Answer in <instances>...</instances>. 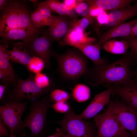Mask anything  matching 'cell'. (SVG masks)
Returning <instances> with one entry per match:
<instances>
[{
  "mask_svg": "<svg viewBox=\"0 0 137 137\" xmlns=\"http://www.w3.org/2000/svg\"><path fill=\"white\" fill-rule=\"evenodd\" d=\"M134 59L130 52L112 63L90 68L85 73L87 82L92 86L129 84L132 81L130 66Z\"/></svg>",
  "mask_w": 137,
  "mask_h": 137,
  "instance_id": "cell-1",
  "label": "cell"
},
{
  "mask_svg": "<svg viewBox=\"0 0 137 137\" xmlns=\"http://www.w3.org/2000/svg\"><path fill=\"white\" fill-rule=\"evenodd\" d=\"M29 10L23 2L8 0L4 9L1 12L0 33L16 28H37L30 20Z\"/></svg>",
  "mask_w": 137,
  "mask_h": 137,
  "instance_id": "cell-2",
  "label": "cell"
},
{
  "mask_svg": "<svg viewBox=\"0 0 137 137\" xmlns=\"http://www.w3.org/2000/svg\"><path fill=\"white\" fill-rule=\"evenodd\" d=\"M53 54L56 58L60 72L66 78L76 79L87 72V59L79 50L71 49L63 54Z\"/></svg>",
  "mask_w": 137,
  "mask_h": 137,
  "instance_id": "cell-3",
  "label": "cell"
},
{
  "mask_svg": "<svg viewBox=\"0 0 137 137\" xmlns=\"http://www.w3.org/2000/svg\"><path fill=\"white\" fill-rule=\"evenodd\" d=\"M17 83L6 94L2 102L3 104L12 101L21 102L25 99L29 100L33 104L38 100L42 95L51 90L39 87L35 81L34 76L31 73L25 80L21 79L17 75Z\"/></svg>",
  "mask_w": 137,
  "mask_h": 137,
  "instance_id": "cell-4",
  "label": "cell"
},
{
  "mask_svg": "<svg viewBox=\"0 0 137 137\" xmlns=\"http://www.w3.org/2000/svg\"><path fill=\"white\" fill-rule=\"evenodd\" d=\"M49 99L43 98L32 104L24 121L22 129L25 127L30 130L32 137H40L47 125L46 115L51 105Z\"/></svg>",
  "mask_w": 137,
  "mask_h": 137,
  "instance_id": "cell-5",
  "label": "cell"
},
{
  "mask_svg": "<svg viewBox=\"0 0 137 137\" xmlns=\"http://www.w3.org/2000/svg\"><path fill=\"white\" fill-rule=\"evenodd\" d=\"M58 123L72 137H97L95 123L79 117L71 107Z\"/></svg>",
  "mask_w": 137,
  "mask_h": 137,
  "instance_id": "cell-6",
  "label": "cell"
},
{
  "mask_svg": "<svg viewBox=\"0 0 137 137\" xmlns=\"http://www.w3.org/2000/svg\"><path fill=\"white\" fill-rule=\"evenodd\" d=\"M28 100L24 102L10 101L0 107V118L8 129L10 135L17 134L22 130L24 121L22 117Z\"/></svg>",
  "mask_w": 137,
  "mask_h": 137,
  "instance_id": "cell-7",
  "label": "cell"
},
{
  "mask_svg": "<svg viewBox=\"0 0 137 137\" xmlns=\"http://www.w3.org/2000/svg\"><path fill=\"white\" fill-rule=\"evenodd\" d=\"M97 137H133L125 129L115 115L107 110L94 117Z\"/></svg>",
  "mask_w": 137,
  "mask_h": 137,
  "instance_id": "cell-8",
  "label": "cell"
},
{
  "mask_svg": "<svg viewBox=\"0 0 137 137\" xmlns=\"http://www.w3.org/2000/svg\"><path fill=\"white\" fill-rule=\"evenodd\" d=\"M108 110L112 113L133 137H137V110L123 101H112Z\"/></svg>",
  "mask_w": 137,
  "mask_h": 137,
  "instance_id": "cell-9",
  "label": "cell"
},
{
  "mask_svg": "<svg viewBox=\"0 0 137 137\" xmlns=\"http://www.w3.org/2000/svg\"><path fill=\"white\" fill-rule=\"evenodd\" d=\"M52 42L47 31L45 32L40 37L31 41L27 47L31 55L39 57L44 61L45 66L47 68L50 67V58L53 54L51 49Z\"/></svg>",
  "mask_w": 137,
  "mask_h": 137,
  "instance_id": "cell-10",
  "label": "cell"
},
{
  "mask_svg": "<svg viewBox=\"0 0 137 137\" xmlns=\"http://www.w3.org/2000/svg\"><path fill=\"white\" fill-rule=\"evenodd\" d=\"M106 88L105 91L95 95L88 106L78 115L79 117L86 120L94 117L110 102L112 92L110 88Z\"/></svg>",
  "mask_w": 137,
  "mask_h": 137,
  "instance_id": "cell-11",
  "label": "cell"
},
{
  "mask_svg": "<svg viewBox=\"0 0 137 137\" xmlns=\"http://www.w3.org/2000/svg\"><path fill=\"white\" fill-rule=\"evenodd\" d=\"M40 28H19L11 29L0 32L4 43L8 41L20 40L28 44L41 32Z\"/></svg>",
  "mask_w": 137,
  "mask_h": 137,
  "instance_id": "cell-12",
  "label": "cell"
},
{
  "mask_svg": "<svg viewBox=\"0 0 137 137\" xmlns=\"http://www.w3.org/2000/svg\"><path fill=\"white\" fill-rule=\"evenodd\" d=\"M104 86L110 88L112 93L119 97L123 102L137 110V83L132 81L125 85L108 84Z\"/></svg>",
  "mask_w": 137,
  "mask_h": 137,
  "instance_id": "cell-13",
  "label": "cell"
},
{
  "mask_svg": "<svg viewBox=\"0 0 137 137\" xmlns=\"http://www.w3.org/2000/svg\"><path fill=\"white\" fill-rule=\"evenodd\" d=\"M6 43L0 45V79L1 82L14 85H16L18 80L12 66L9 62L6 53L8 45Z\"/></svg>",
  "mask_w": 137,
  "mask_h": 137,
  "instance_id": "cell-14",
  "label": "cell"
},
{
  "mask_svg": "<svg viewBox=\"0 0 137 137\" xmlns=\"http://www.w3.org/2000/svg\"><path fill=\"white\" fill-rule=\"evenodd\" d=\"M71 24L66 16L54 15L52 25L47 31L51 41L61 40L71 29Z\"/></svg>",
  "mask_w": 137,
  "mask_h": 137,
  "instance_id": "cell-15",
  "label": "cell"
},
{
  "mask_svg": "<svg viewBox=\"0 0 137 137\" xmlns=\"http://www.w3.org/2000/svg\"><path fill=\"white\" fill-rule=\"evenodd\" d=\"M137 22V18L112 27L101 37L97 43L101 47L108 41L117 37L126 38L130 36L132 27Z\"/></svg>",
  "mask_w": 137,
  "mask_h": 137,
  "instance_id": "cell-16",
  "label": "cell"
},
{
  "mask_svg": "<svg viewBox=\"0 0 137 137\" xmlns=\"http://www.w3.org/2000/svg\"><path fill=\"white\" fill-rule=\"evenodd\" d=\"M96 40L95 38L88 36L84 32L71 29L63 39L59 42L61 46H70L76 48L83 45L93 44Z\"/></svg>",
  "mask_w": 137,
  "mask_h": 137,
  "instance_id": "cell-17",
  "label": "cell"
},
{
  "mask_svg": "<svg viewBox=\"0 0 137 137\" xmlns=\"http://www.w3.org/2000/svg\"><path fill=\"white\" fill-rule=\"evenodd\" d=\"M137 15V5L111 11L108 13V21L106 26L113 27L124 22Z\"/></svg>",
  "mask_w": 137,
  "mask_h": 137,
  "instance_id": "cell-18",
  "label": "cell"
},
{
  "mask_svg": "<svg viewBox=\"0 0 137 137\" xmlns=\"http://www.w3.org/2000/svg\"><path fill=\"white\" fill-rule=\"evenodd\" d=\"M27 45L23 42L14 43L12 49L6 51L9 60L27 66L32 57L27 49Z\"/></svg>",
  "mask_w": 137,
  "mask_h": 137,
  "instance_id": "cell-19",
  "label": "cell"
},
{
  "mask_svg": "<svg viewBox=\"0 0 137 137\" xmlns=\"http://www.w3.org/2000/svg\"><path fill=\"white\" fill-rule=\"evenodd\" d=\"M48 8L41 5H38L36 9L31 12L30 20L36 27L40 28L44 26L49 27L52 25L54 15Z\"/></svg>",
  "mask_w": 137,
  "mask_h": 137,
  "instance_id": "cell-20",
  "label": "cell"
},
{
  "mask_svg": "<svg viewBox=\"0 0 137 137\" xmlns=\"http://www.w3.org/2000/svg\"><path fill=\"white\" fill-rule=\"evenodd\" d=\"M101 47L98 43L89 44L82 46L77 48L85 56L90 59L95 66L100 67L108 64L107 61L100 56Z\"/></svg>",
  "mask_w": 137,
  "mask_h": 137,
  "instance_id": "cell-21",
  "label": "cell"
},
{
  "mask_svg": "<svg viewBox=\"0 0 137 137\" xmlns=\"http://www.w3.org/2000/svg\"><path fill=\"white\" fill-rule=\"evenodd\" d=\"M89 7L95 6L105 11L113 10L130 6L133 0H84Z\"/></svg>",
  "mask_w": 137,
  "mask_h": 137,
  "instance_id": "cell-22",
  "label": "cell"
},
{
  "mask_svg": "<svg viewBox=\"0 0 137 137\" xmlns=\"http://www.w3.org/2000/svg\"><path fill=\"white\" fill-rule=\"evenodd\" d=\"M38 5L42 6L51 12H56L60 16H67L72 18L76 16V13L74 10H69L63 3L58 0H46L39 3Z\"/></svg>",
  "mask_w": 137,
  "mask_h": 137,
  "instance_id": "cell-23",
  "label": "cell"
},
{
  "mask_svg": "<svg viewBox=\"0 0 137 137\" xmlns=\"http://www.w3.org/2000/svg\"><path fill=\"white\" fill-rule=\"evenodd\" d=\"M102 47L107 52L124 55L127 54L129 48L128 44L125 40L118 41L114 39L108 41L103 44Z\"/></svg>",
  "mask_w": 137,
  "mask_h": 137,
  "instance_id": "cell-24",
  "label": "cell"
},
{
  "mask_svg": "<svg viewBox=\"0 0 137 137\" xmlns=\"http://www.w3.org/2000/svg\"><path fill=\"white\" fill-rule=\"evenodd\" d=\"M72 95L74 99L78 102H82L88 100L91 95L90 88L82 83L76 85L72 91Z\"/></svg>",
  "mask_w": 137,
  "mask_h": 137,
  "instance_id": "cell-25",
  "label": "cell"
},
{
  "mask_svg": "<svg viewBox=\"0 0 137 137\" xmlns=\"http://www.w3.org/2000/svg\"><path fill=\"white\" fill-rule=\"evenodd\" d=\"M90 7L84 0H77L76 5L74 9L76 13L80 15L82 18L88 20L91 24L94 22L93 18L91 17L89 14Z\"/></svg>",
  "mask_w": 137,
  "mask_h": 137,
  "instance_id": "cell-26",
  "label": "cell"
},
{
  "mask_svg": "<svg viewBox=\"0 0 137 137\" xmlns=\"http://www.w3.org/2000/svg\"><path fill=\"white\" fill-rule=\"evenodd\" d=\"M45 66V63L42 59L33 56L30 62L26 66L30 73L36 74L41 72Z\"/></svg>",
  "mask_w": 137,
  "mask_h": 137,
  "instance_id": "cell-27",
  "label": "cell"
},
{
  "mask_svg": "<svg viewBox=\"0 0 137 137\" xmlns=\"http://www.w3.org/2000/svg\"><path fill=\"white\" fill-rule=\"evenodd\" d=\"M70 98L69 94L66 91L56 89L51 91L49 99L50 101L55 103L59 102H67Z\"/></svg>",
  "mask_w": 137,
  "mask_h": 137,
  "instance_id": "cell-28",
  "label": "cell"
},
{
  "mask_svg": "<svg viewBox=\"0 0 137 137\" xmlns=\"http://www.w3.org/2000/svg\"><path fill=\"white\" fill-rule=\"evenodd\" d=\"M34 80L41 88L44 89H51L50 79L45 74L41 72L36 74L34 77Z\"/></svg>",
  "mask_w": 137,
  "mask_h": 137,
  "instance_id": "cell-29",
  "label": "cell"
},
{
  "mask_svg": "<svg viewBox=\"0 0 137 137\" xmlns=\"http://www.w3.org/2000/svg\"><path fill=\"white\" fill-rule=\"evenodd\" d=\"M71 29H74L77 31L84 32V30L89 25H91L89 20L85 18L79 19H74L71 21Z\"/></svg>",
  "mask_w": 137,
  "mask_h": 137,
  "instance_id": "cell-30",
  "label": "cell"
},
{
  "mask_svg": "<svg viewBox=\"0 0 137 137\" xmlns=\"http://www.w3.org/2000/svg\"><path fill=\"white\" fill-rule=\"evenodd\" d=\"M52 107L56 112L61 113H66L70 110L71 107L67 102H59L54 103Z\"/></svg>",
  "mask_w": 137,
  "mask_h": 137,
  "instance_id": "cell-31",
  "label": "cell"
},
{
  "mask_svg": "<svg viewBox=\"0 0 137 137\" xmlns=\"http://www.w3.org/2000/svg\"><path fill=\"white\" fill-rule=\"evenodd\" d=\"M128 43L131 52L134 56L135 59L137 58V37L130 36L125 38Z\"/></svg>",
  "mask_w": 137,
  "mask_h": 137,
  "instance_id": "cell-32",
  "label": "cell"
},
{
  "mask_svg": "<svg viewBox=\"0 0 137 137\" xmlns=\"http://www.w3.org/2000/svg\"><path fill=\"white\" fill-rule=\"evenodd\" d=\"M96 18L97 22L100 25H106L108 21V13L105 11L97 16Z\"/></svg>",
  "mask_w": 137,
  "mask_h": 137,
  "instance_id": "cell-33",
  "label": "cell"
},
{
  "mask_svg": "<svg viewBox=\"0 0 137 137\" xmlns=\"http://www.w3.org/2000/svg\"><path fill=\"white\" fill-rule=\"evenodd\" d=\"M10 84L1 82L0 84V101L2 102L6 94L9 91Z\"/></svg>",
  "mask_w": 137,
  "mask_h": 137,
  "instance_id": "cell-34",
  "label": "cell"
},
{
  "mask_svg": "<svg viewBox=\"0 0 137 137\" xmlns=\"http://www.w3.org/2000/svg\"><path fill=\"white\" fill-rule=\"evenodd\" d=\"M90 7L89 14L90 16L93 18L96 17L100 14L105 10L97 7Z\"/></svg>",
  "mask_w": 137,
  "mask_h": 137,
  "instance_id": "cell-35",
  "label": "cell"
},
{
  "mask_svg": "<svg viewBox=\"0 0 137 137\" xmlns=\"http://www.w3.org/2000/svg\"><path fill=\"white\" fill-rule=\"evenodd\" d=\"M6 126L0 118V136H7L9 135L8 131Z\"/></svg>",
  "mask_w": 137,
  "mask_h": 137,
  "instance_id": "cell-36",
  "label": "cell"
},
{
  "mask_svg": "<svg viewBox=\"0 0 137 137\" xmlns=\"http://www.w3.org/2000/svg\"><path fill=\"white\" fill-rule=\"evenodd\" d=\"M77 2V0H64L63 3L68 9L73 10H74Z\"/></svg>",
  "mask_w": 137,
  "mask_h": 137,
  "instance_id": "cell-37",
  "label": "cell"
},
{
  "mask_svg": "<svg viewBox=\"0 0 137 137\" xmlns=\"http://www.w3.org/2000/svg\"><path fill=\"white\" fill-rule=\"evenodd\" d=\"M64 133V131L62 128H57L56 132L53 134L47 137H61Z\"/></svg>",
  "mask_w": 137,
  "mask_h": 137,
  "instance_id": "cell-38",
  "label": "cell"
},
{
  "mask_svg": "<svg viewBox=\"0 0 137 137\" xmlns=\"http://www.w3.org/2000/svg\"><path fill=\"white\" fill-rule=\"evenodd\" d=\"M8 0H0V11L1 12L5 8L8 3Z\"/></svg>",
  "mask_w": 137,
  "mask_h": 137,
  "instance_id": "cell-39",
  "label": "cell"
},
{
  "mask_svg": "<svg viewBox=\"0 0 137 137\" xmlns=\"http://www.w3.org/2000/svg\"><path fill=\"white\" fill-rule=\"evenodd\" d=\"M130 36L137 37V22L132 27Z\"/></svg>",
  "mask_w": 137,
  "mask_h": 137,
  "instance_id": "cell-40",
  "label": "cell"
},
{
  "mask_svg": "<svg viewBox=\"0 0 137 137\" xmlns=\"http://www.w3.org/2000/svg\"><path fill=\"white\" fill-rule=\"evenodd\" d=\"M135 60L137 62V58ZM132 79L133 82L137 83V67L136 70L132 72Z\"/></svg>",
  "mask_w": 137,
  "mask_h": 137,
  "instance_id": "cell-41",
  "label": "cell"
},
{
  "mask_svg": "<svg viewBox=\"0 0 137 137\" xmlns=\"http://www.w3.org/2000/svg\"><path fill=\"white\" fill-rule=\"evenodd\" d=\"M29 1L32 3L33 4H34L35 5H36L38 7V5L39 3H38V1L37 0H30Z\"/></svg>",
  "mask_w": 137,
  "mask_h": 137,
  "instance_id": "cell-42",
  "label": "cell"
},
{
  "mask_svg": "<svg viewBox=\"0 0 137 137\" xmlns=\"http://www.w3.org/2000/svg\"><path fill=\"white\" fill-rule=\"evenodd\" d=\"M61 137H72L66 133H64Z\"/></svg>",
  "mask_w": 137,
  "mask_h": 137,
  "instance_id": "cell-43",
  "label": "cell"
},
{
  "mask_svg": "<svg viewBox=\"0 0 137 137\" xmlns=\"http://www.w3.org/2000/svg\"><path fill=\"white\" fill-rule=\"evenodd\" d=\"M16 134H13L10 135V137H16Z\"/></svg>",
  "mask_w": 137,
  "mask_h": 137,
  "instance_id": "cell-44",
  "label": "cell"
},
{
  "mask_svg": "<svg viewBox=\"0 0 137 137\" xmlns=\"http://www.w3.org/2000/svg\"><path fill=\"white\" fill-rule=\"evenodd\" d=\"M136 4L137 5V3H136Z\"/></svg>",
  "mask_w": 137,
  "mask_h": 137,
  "instance_id": "cell-45",
  "label": "cell"
}]
</instances>
